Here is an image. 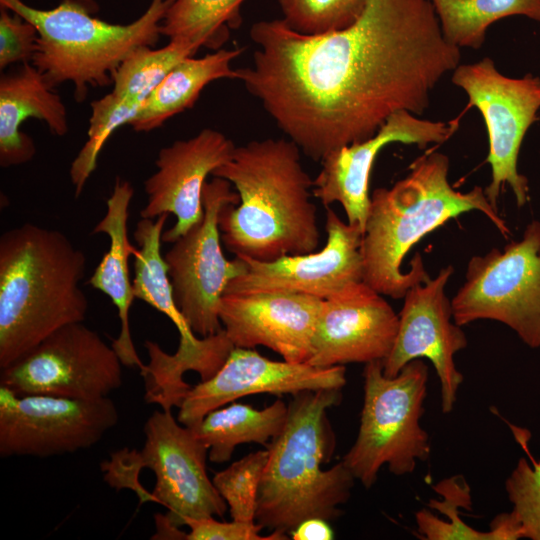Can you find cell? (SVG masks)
<instances>
[{"mask_svg": "<svg viewBox=\"0 0 540 540\" xmlns=\"http://www.w3.org/2000/svg\"><path fill=\"white\" fill-rule=\"evenodd\" d=\"M190 528L186 540H285L286 535L271 532L269 536L260 535L263 528L256 522L246 523L232 520L220 522L213 517L188 519Z\"/></svg>", "mask_w": 540, "mask_h": 540, "instance_id": "cell-34", "label": "cell"}, {"mask_svg": "<svg viewBox=\"0 0 540 540\" xmlns=\"http://www.w3.org/2000/svg\"><path fill=\"white\" fill-rule=\"evenodd\" d=\"M398 314L365 282L323 300L307 361L317 367L383 361L391 352Z\"/></svg>", "mask_w": 540, "mask_h": 540, "instance_id": "cell-19", "label": "cell"}, {"mask_svg": "<svg viewBox=\"0 0 540 540\" xmlns=\"http://www.w3.org/2000/svg\"><path fill=\"white\" fill-rule=\"evenodd\" d=\"M294 540H331L333 530L328 521L322 518H309L299 523L291 531Z\"/></svg>", "mask_w": 540, "mask_h": 540, "instance_id": "cell-36", "label": "cell"}, {"mask_svg": "<svg viewBox=\"0 0 540 540\" xmlns=\"http://www.w3.org/2000/svg\"><path fill=\"white\" fill-rule=\"evenodd\" d=\"M364 401L357 438L342 461L369 489L380 468L397 476L410 474L431 452L420 426L427 394L428 367L422 359L407 363L394 377L384 375L382 361L365 364Z\"/></svg>", "mask_w": 540, "mask_h": 540, "instance_id": "cell-7", "label": "cell"}, {"mask_svg": "<svg viewBox=\"0 0 540 540\" xmlns=\"http://www.w3.org/2000/svg\"><path fill=\"white\" fill-rule=\"evenodd\" d=\"M133 196L131 183L117 178L106 202V213L92 230L93 234H106L110 246L88 283L108 296L118 311L121 329L112 347L122 364L142 369L145 364L137 354L129 325V310L135 299L129 273V257L134 256L137 250L129 241L127 227Z\"/></svg>", "mask_w": 540, "mask_h": 540, "instance_id": "cell-23", "label": "cell"}, {"mask_svg": "<svg viewBox=\"0 0 540 540\" xmlns=\"http://www.w3.org/2000/svg\"><path fill=\"white\" fill-rule=\"evenodd\" d=\"M241 53V48L219 49L200 58L183 59L154 88L129 125L136 132H149L192 108L212 81L237 79V70L231 64Z\"/></svg>", "mask_w": 540, "mask_h": 540, "instance_id": "cell-24", "label": "cell"}, {"mask_svg": "<svg viewBox=\"0 0 540 540\" xmlns=\"http://www.w3.org/2000/svg\"><path fill=\"white\" fill-rule=\"evenodd\" d=\"M235 148L223 133L205 128L160 149L157 170L144 182L147 201L140 216L155 219L163 214L175 215L176 222L163 231L162 242H174L202 220L207 176L226 163Z\"/></svg>", "mask_w": 540, "mask_h": 540, "instance_id": "cell-17", "label": "cell"}, {"mask_svg": "<svg viewBox=\"0 0 540 540\" xmlns=\"http://www.w3.org/2000/svg\"><path fill=\"white\" fill-rule=\"evenodd\" d=\"M28 118L45 122L53 135L68 132L67 111L60 95L32 63L21 64L0 77L1 167L22 165L35 156L34 141L21 131Z\"/></svg>", "mask_w": 540, "mask_h": 540, "instance_id": "cell-22", "label": "cell"}, {"mask_svg": "<svg viewBox=\"0 0 540 540\" xmlns=\"http://www.w3.org/2000/svg\"><path fill=\"white\" fill-rule=\"evenodd\" d=\"M61 1H65V0H61ZM67 1H72L74 3H77V4L81 5L87 11H89L91 14L96 13V11L99 8L97 3H96V0H67Z\"/></svg>", "mask_w": 540, "mask_h": 540, "instance_id": "cell-38", "label": "cell"}, {"mask_svg": "<svg viewBox=\"0 0 540 540\" xmlns=\"http://www.w3.org/2000/svg\"><path fill=\"white\" fill-rule=\"evenodd\" d=\"M122 362L83 322L65 325L1 369L0 385L16 395L79 400L108 397L123 383Z\"/></svg>", "mask_w": 540, "mask_h": 540, "instance_id": "cell-11", "label": "cell"}, {"mask_svg": "<svg viewBox=\"0 0 540 540\" xmlns=\"http://www.w3.org/2000/svg\"><path fill=\"white\" fill-rule=\"evenodd\" d=\"M140 465L155 475L153 502L168 509L165 519L174 527L188 519L223 517L227 503L209 478L208 448L171 411H154L144 425Z\"/></svg>", "mask_w": 540, "mask_h": 540, "instance_id": "cell-13", "label": "cell"}, {"mask_svg": "<svg viewBox=\"0 0 540 540\" xmlns=\"http://www.w3.org/2000/svg\"><path fill=\"white\" fill-rule=\"evenodd\" d=\"M268 455V449L250 453L214 475L212 481L227 503L232 520L256 522L258 492Z\"/></svg>", "mask_w": 540, "mask_h": 540, "instance_id": "cell-31", "label": "cell"}, {"mask_svg": "<svg viewBox=\"0 0 540 540\" xmlns=\"http://www.w3.org/2000/svg\"><path fill=\"white\" fill-rule=\"evenodd\" d=\"M323 300L284 292L223 294L219 318L234 347L264 346L289 362H307Z\"/></svg>", "mask_w": 540, "mask_h": 540, "instance_id": "cell-20", "label": "cell"}, {"mask_svg": "<svg viewBox=\"0 0 540 540\" xmlns=\"http://www.w3.org/2000/svg\"><path fill=\"white\" fill-rule=\"evenodd\" d=\"M433 489L442 501L430 499L428 506L447 517L437 518L427 509L415 514L418 534L424 540H516L521 538L519 528L510 513H501L492 521L489 531H479L459 517L458 508L472 510L471 489L462 475L438 482Z\"/></svg>", "mask_w": 540, "mask_h": 540, "instance_id": "cell-26", "label": "cell"}, {"mask_svg": "<svg viewBox=\"0 0 540 540\" xmlns=\"http://www.w3.org/2000/svg\"><path fill=\"white\" fill-rule=\"evenodd\" d=\"M510 427L530 460L520 457L505 481V489L513 505L510 514L521 538L540 540V461L535 460L528 449V432L513 425Z\"/></svg>", "mask_w": 540, "mask_h": 540, "instance_id": "cell-30", "label": "cell"}, {"mask_svg": "<svg viewBox=\"0 0 540 540\" xmlns=\"http://www.w3.org/2000/svg\"><path fill=\"white\" fill-rule=\"evenodd\" d=\"M257 48L237 79L313 160L364 141L394 113L422 115L461 59L430 0H368L349 27L304 35L282 19L250 28Z\"/></svg>", "mask_w": 540, "mask_h": 540, "instance_id": "cell-1", "label": "cell"}, {"mask_svg": "<svg viewBox=\"0 0 540 540\" xmlns=\"http://www.w3.org/2000/svg\"><path fill=\"white\" fill-rule=\"evenodd\" d=\"M169 214L155 219L141 218L134 231L137 250L134 257V296L166 315L179 332L176 353L200 364H213L230 350L223 330L197 337L180 312L173 295L167 264L161 254L162 234Z\"/></svg>", "mask_w": 540, "mask_h": 540, "instance_id": "cell-21", "label": "cell"}, {"mask_svg": "<svg viewBox=\"0 0 540 540\" xmlns=\"http://www.w3.org/2000/svg\"><path fill=\"white\" fill-rule=\"evenodd\" d=\"M173 1L151 0L145 12L128 24L98 19L67 0L47 10L22 0H0V6L35 26L38 48L31 63L52 88L72 83L74 98L81 102L89 87L112 84L114 73L133 51L159 41L162 20Z\"/></svg>", "mask_w": 540, "mask_h": 540, "instance_id": "cell-6", "label": "cell"}, {"mask_svg": "<svg viewBox=\"0 0 540 540\" xmlns=\"http://www.w3.org/2000/svg\"><path fill=\"white\" fill-rule=\"evenodd\" d=\"M246 0H174L160 27L169 41L219 50L242 22Z\"/></svg>", "mask_w": 540, "mask_h": 540, "instance_id": "cell-27", "label": "cell"}, {"mask_svg": "<svg viewBox=\"0 0 540 540\" xmlns=\"http://www.w3.org/2000/svg\"><path fill=\"white\" fill-rule=\"evenodd\" d=\"M157 524V533L153 539H186L187 533L180 531L179 528L172 526L164 517V515H155Z\"/></svg>", "mask_w": 540, "mask_h": 540, "instance_id": "cell-37", "label": "cell"}, {"mask_svg": "<svg viewBox=\"0 0 540 540\" xmlns=\"http://www.w3.org/2000/svg\"><path fill=\"white\" fill-rule=\"evenodd\" d=\"M37 48L38 32L35 26L20 15L1 6L0 69L32 62Z\"/></svg>", "mask_w": 540, "mask_h": 540, "instance_id": "cell-33", "label": "cell"}, {"mask_svg": "<svg viewBox=\"0 0 540 540\" xmlns=\"http://www.w3.org/2000/svg\"><path fill=\"white\" fill-rule=\"evenodd\" d=\"M118 420L109 397L19 396L0 385V456L47 458L88 449Z\"/></svg>", "mask_w": 540, "mask_h": 540, "instance_id": "cell-12", "label": "cell"}, {"mask_svg": "<svg viewBox=\"0 0 540 540\" xmlns=\"http://www.w3.org/2000/svg\"><path fill=\"white\" fill-rule=\"evenodd\" d=\"M287 413L282 400L263 409L234 402L211 411L191 429L208 448L209 460L220 464L229 461L240 444L268 445L284 428Z\"/></svg>", "mask_w": 540, "mask_h": 540, "instance_id": "cell-25", "label": "cell"}, {"mask_svg": "<svg viewBox=\"0 0 540 540\" xmlns=\"http://www.w3.org/2000/svg\"><path fill=\"white\" fill-rule=\"evenodd\" d=\"M284 428L267 445L256 523L282 535L309 518L341 515L356 480L341 462L322 469L335 448L327 410L338 405L342 389L306 390L292 395Z\"/></svg>", "mask_w": 540, "mask_h": 540, "instance_id": "cell-5", "label": "cell"}, {"mask_svg": "<svg viewBox=\"0 0 540 540\" xmlns=\"http://www.w3.org/2000/svg\"><path fill=\"white\" fill-rule=\"evenodd\" d=\"M459 326L494 320L540 349V222L532 221L519 241L501 251L471 257L465 282L451 300Z\"/></svg>", "mask_w": 540, "mask_h": 540, "instance_id": "cell-8", "label": "cell"}, {"mask_svg": "<svg viewBox=\"0 0 540 540\" xmlns=\"http://www.w3.org/2000/svg\"><path fill=\"white\" fill-rule=\"evenodd\" d=\"M445 40L458 48L479 49L490 25L522 15L540 22V0H430Z\"/></svg>", "mask_w": 540, "mask_h": 540, "instance_id": "cell-28", "label": "cell"}, {"mask_svg": "<svg viewBox=\"0 0 540 540\" xmlns=\"http://www.w3.org/2000/svg\"><path fill=\"white\" fill-rule=\"evenodd\" d=\"M448 173V156L430 152L411 164L405 178L370 196L360 251L363 282L378 293L403 298L413 285L427 280L421 255L413 256L408 272L401 269L404 257L425 235L465 212L480 211L505 237L511 234L482 187L457 191Z\"/></svg>", "mask_w": 540, "mask_h": 540, "instance_id": "cell-3", "label": "cell"}, {"mask_svg": "<svg viewBox=\"0 0 540 540\" xmlns=\"http://www.w3.org/2000/svg\"><path fill=\"white\" fill-rule=\"evenodd\" d=\"M290 139L253 140L235 148L213 177L237 190L238 204L219 215L221 240L236 256L270 262L314 252L320 243L313 180Z\"/></svg>", "mask_w": 540, "mask_h": 540, "instance_id": "cell-2", "label": "cell"}, {"mask_svg": "<svg viewBox=\"0 0 540 540\" xmlns=\"http://www.w3.org/2000/svg\"><path fill=\"white\" fill-rule=\"evenodd\" d=\"M345 373L343 365L317 367L308 362L275 361L254 348L234 347L211 378L191 386L179 406L177 420L194 427L211 411L249 395L342 389Z\"/></svg>", "mask_w": 540, "mask_h": 540, "instance_id": "cell-16", "label": "cell"}, {"mask_svg": "<svg viewBox=\"0 0 540 540\" xmlns=\"http://www.w3.org/2000/svg\"><path fill=\"white\" fill-rule=\"evenodd\" d=\"M111 460L102 463L105 472L104 479L116 489L128 487L134 489L140 497V502L153 501L151 493L147 492L138 482V474L142 468L139 452L124 448L111 455Z\"/></svg>", "mask_w": 540, "mask_h": 540, "instance_id": "cell-35", "label": "cell"}, {"mask_svg": "<svg viewBox=\"0 0 540 540\" xmlns=\"http://www.w3.org/2000/svg\"><path fill=\"white\" fill-rule=\"evenodd\" d=\"M453 271L452 266L442 268L435 278L406 292L393 348L382 361L384 375L394 377L410 361L428 359L439 379L443 413L452 411L464 380L454 356L467 346L462 326L452 322V304L445 294Z\"/></svg>", "mask_w": 540, "mask_h": 540, "instance_id": "cell-14", "label": "cell"}, {"mask_svg": "<svg viewBox=\"0 0 540 540\" xmlns=\"http://www.w3.org/2000/svg\"><path fill=\"white\" fill-rule=\"evenodd\" d=\"M468 96L469 106L481 113L488 133L491 182L484 189L490 204L497 209L502 188L508 184L517 205L528 201V179L520 174L517 161L523 138L537 120L540 109V77L522 78L503 75L494 61L485 57L478 62L458 65L451 78Z\"/></svg>", "mask_w": 540, "mask_h": 540, "instance_id": "cell-10", "label": "cell"}, {"mask_svg": "<svg viewBox=\"0 0 540 540\" xmlns=\"http://www.w3.org/2000/svg\"><path fill=\"white\" fill-rule=\"evenodd\" d=\"M197 51L196 47L178 41H169L161 48L140 47L118 67L113 75V88L108 95L138 114L165 75Z\"/></svg>", "mask_w": 540, "mask_h": 540, "instance_id": "cell-29", "label": "cell"}, {"mask_svg": "<svg viewBox=\"0 0 540 540\" xmlns=\"http://www.w3.org/2000/svg\"><path fill=\"white\" fill-rule=\"evenodd\" d=\"M87 258L61 231L24 223L0 237V369L84 322Z\"/></svg>", "mask_w": 540, "mask_h": 540, "instance_id": "cell-4", "label": "cell"}, {"mask_svg": "<svg viewBox=\"0 0 540 540\" xmlns=\"http://www.w3.org/2000/svg\"><path fill=\"white\" fill-rule=\"evenodd\" d=\"M325 230L326 244L317 252L270 262L242 257L248 269L229 282L224 294L284 291L325 300L362 282L361 228L327 207Z\"/></svg>", "mask_w": 540, "mask_h": 540, "instance_id": "cell-15", "label": "cell"}, {"mask_svg": "<svg viewBox=\"0 0 540 540\" xmlns=\"http://www.w3.org/2000/svg\"><path fill=\"white\" fill-rule=\"evenodd\" d=\"M368 0H278L282 20L304 35H321L352 25Z\"/></svg>", "mask_w": 540, "mask_h": 540, "instance_id": "cell-32", "label": "cell"}, {"mask_svg": "<svg viewBox=\"0 0 540 540\" xmlns=\"http://www.w3.org/2000/svg\"><path fill=\"white\" fill-rule=\"evenodd\" d=\"M202 220L172 242L165 253L175 302L186 322L200 337L223 329L219 318L221 298L230 281L248 269L246 260H228L221 247L219 215L227 204H238L231 183L214 177L206 181Z\"/></svg>", "mask_w": 540, "mask_h": 540, "instance_id": "cell-9", "label": "cell"}, {"mask_svg": "<svg viewBox=\"0 0 540 540\" xmlns=\"http://www.w3.org/2000/svg\"><path fill=\"white\" fill-rule=\"evenodd\" d=\"M454 126L443 121L423 119L402 110L391 115L375 135L330 152L313 180L312 194L328 207L340 203L349 224L364 232L370 206L369 179L378 153L388 144L399 142L428 144L446 141Z\"/></svg>", "mask_w": 540, "mask_h": 540, "instance_id": "cell-18", "label": "cell"}]
</instances>
